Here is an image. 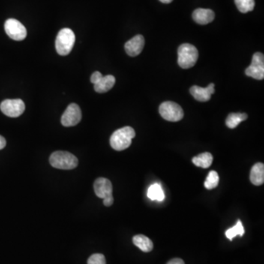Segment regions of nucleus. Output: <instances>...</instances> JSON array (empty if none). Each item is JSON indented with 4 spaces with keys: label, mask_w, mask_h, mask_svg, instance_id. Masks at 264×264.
<instances>
[{
    "label": "nucleus",
    "mask_w": 264,
    "mask_h": 264,
    "mask_svg": "<svg viewBox=\"0 0 264 264\" xmlns=\"http://www.w3.org/2000/svg\"><path fill=\"white\" fill-rule=\"evenodd\" d=\"M3 114L10 118H17L23 114L25 104L22 99H6L0 104Z\"/></svg>",
    "instance_id": "nucleus-6"
},
{
    "label": "nucleus",
    "mask_w": 264,
    "mask_h": 264,
    "mask_svg": "<svg viewBox=\"0 0 264 264\" xmlns=\"http://www.w3.org/2000/svg\"><path fill=\"white\" fill-rule=\"evenodd\" d=\"M82 119V111L76 103H70L64 112L61 118V123L64 127H74Z\"/></svg>",
    "instance_id": "nucleus-9"
},
{
    "label": "nucleus",
    "mask_w": 264,
    "mask_h": 264,
    "mask_svg": "<svg viewBox=\"0 0 264 264\" xmlns=\"http://www.w3.org/2000/svg\"><path fill=\"white\" fill-rule=\"evenodd\" d=\"M75 37L74 33L69 29V28H64L58 33L57 36L55 46L56 50L60 55L66 56L71 52L74 45Z\"/></svg>",
    "instance_id": "nucleus-4"
},
{
    "label": "nucleus",
    "mask_w": 264,
    "mask_h": 264,
    "mask_svg": "<svg viewBox=\"0 0 264 264\" xmlns=\"http://www.w3.org/2000/svg\"><path fill=\"white\" fill-rule=\"evenodd\" d=\"M94 191L97 197L106 199L113 198L112 196V185L107 178H99L94 183Z\"/></svg>",
    "instance_id": "nucleus-10"
},
{
    "label": "nucleus",
    "mask_w": 264,
    "mask_h": 264,
    "mask_svg": "<svg viewBox=\"0 0 264 264\" xmlns=\"http://www.w3.org/2000/svg\"><path fill=\"white\" fill-rule=\"evenodd\" d=\"M135 135V131L132 127H126L119 129L111 136V147L115 151H124L131 145L132 139Z\"/></svg>",
    "instance_id": "nucleus-1"
},
{
    "label": "nucleus",
    "mask_w": 264,
    "mask_h": 264,
    "mask_svg": "<svg viewBox=\"0 0 264 264\" xmlns=\"http://www.w3.org/2000/svg\"><path fill=\"white\" fill-rule=\"evenodd\" d=\"M6 146V140L2 136L0 135V150L3 149Z\"/></svg>",
    "instance_id": "nucleus-26"
},
{
    "label": "nucleus",
    "mask_w": 264,
    "mask_h": 264,
    "mask_svg": "<svg viewBox=\"0 0 264 264\" xmlns=\"http://www.w3.org/2000/svg\"><path fill=\"white\" fill-rule=\"evenodd\" d=\"M161 2L165 3V4H169V3L172 2V0H160Z\"/></svg>",
    "instance_id": "nucleus-27"
},
{
    "label": "nucleus",
    "mask_w": 264,
    "mask_h": 264,
    "mask_svg": "<svg viewBox=\"0 0 264 264\" xmlns=\"http://www.w3.org/2000/svg\"><path fill=\"white\" fill-rule=\"evenodd\" d=\"M237 8L241 13H247L253 10L255 7V0H234Z\"/></svg>",
    "instance_id": "nucleus-20"
},
{
    "label": "nucleus",
    "mask_w": 264,
    "mask_h": 264,
    "mask_svg": "<svg viewBox=\"0 0 264 264\" xmlns=\"http://www.w3.org/2000/svg\"><path fill=\"white\" fill-rule=\"evenodd\" d=\"M244 229L243 227L242 223L240 220H238L236 225L234 227L231 228L229 230L226 231V235L229 239L232 241L233 238H235L236 235H239L240 236H242L244 234Z\"/></svg>",
    "instance_id": "nucleus-22"
},
{
    "label": "nucleus",
    "mask_w": 264,
    "mask_h": 264,
    "mask_svg": "<svg viewBox=\"0 0 264 264\" xmlns=\"http://www.w3.org/2000/svg\"><path fill=\"white\" fill-rule=\"evenodd\" d=\"M193 18L196 23L205 25L213 22L215 14L211 9L198 8L193 12Z\"/></svg>",
    "instance_id": "nucleus-13"
},
{
    "label": "nucleus",
    "mask_w": 264,
    "mask_h": 264,
    "mask_svg": "<svg viewBox=\"0 0 264 264\" xmlns=\"http://www.w3.org/2000/svg\"><path fill=\"white\" fill-rule=\"evenodd\" d=\"M49 162L52 166L61 169H72L77 166L78 159L67 151H55L51 155Z\"/></svg>",
    "instance_id": "nucleus-3"
},
{
    "label": "nucleus",
    "mask_w": 264,
    "mask_h": 264,
    "mask_svg": "<svg viewBox=\"0 0 264 264\" xmlns=\"http://www.w3.org/2000/svg\"><path fill=\"white\" fill-rule=\"evenodd\" d=\"M4 31L7 35L14 40L20 41L26 38L27 29L19 21L14 19H9L4 23Z\"/></svg>",
    "instance_id": "nucleus-7"
},
{
    "label": "nucleus",
    "mask_w": 264,
    "mask_h": 264,
    "mask_svg": "<svg viewBox=\"0 0 264 264\" xmlns=\"http://www.w3.org/2000/svg\"><path fill=\"white\" fill-rule=\"evenodd\" d=\"M166 264H185L184 261L181 259H173L169 261Z\"/></svg>",
    "instance_id": "nucleus-25"
},
{
    "label": "nucleus",
    "mask_w": 264,
    "mask_h": 264,
    "mask_svg": "<svg viewBox=\"0 0 264 264\" xmlns=\"http://www.w3.org/2000/svg\"><path fill=\"white\" fill-rule=\"evenodd\" d=\"M247 118L248 116L245 113H231L226 119V124L229 129H235Z\"/></svg>",
    "instance_id": "nucleus-18"
},
{
    "label": "nucleus",
    "mask_w": 264,
    "mask_h": 264,
    "mask_svg": "<svg viewBox=\"0 0 264 264\" xmlns=\"http://www.w3.org/2000/svg\"><path fill=\"white\" fill-rule=\"evenodd\" d=\"M103 75L99 71H96L93 73L92 76L91 77V82H92L94 85H95L97 82H98L100 79H101Z\"/></svg>",
    "instance_id": "nucleus-24"
},
{
    "label": "nucleus",
    "mask_w": 264,
    "mask_h": 264,
    "mask_svg": "<svg viewBox=\"0 0 264 264\" xmlns=\"http://www.w3.org/2000/svg\"><path fill=\"white\" fill-rule=\"evenodd\" d=\"M214 87L215 85L214 83L210 84L207 88H205L195 85L190 88V94L196 99V100L202 102L208 101L211 99V95L215 92Z\"/></svg>",
    "instance_id": "nucleus-12"
},
{
    "label": "nucleus",
    "mask_w": 264,
    "mask_h": 264,
    "mask_svg": "<svg viewBox=\"0 0 264 264\" xmlns=\"http://www.w3.org/2000/svg\"><path fill=\"white\" fill-rule=\"evenodd\" d=\"M178 64L180 67L188 69L196 65L198 59V51L196 46L184 43L178 47Z\"/></svg>",
    "instance_id": "nucleus-2"
},
{
    "label": "nucleus",
    "mask_w": 264,
    "mask_h": 264,
    "mask_svg": "<svg viewBox=\"0 0 264 264\" xmlns=\"http://www.w3.org/2000/svg\"><path fill=\"white\" fill-rule=\"evenodd\" d=\"M193 163L196 166L206 169L212 164V154L208 152L202 153V154L198 155V157H195L193 159Z\"/></svg>",
    "instance_id": "nucleus-17"
},
{
    "label": "nucleus",
    "mask_w": 264,
    "mask_h": 264,
    "mask_svg": "<svg viewBox=\"0 0 264 264\" xmlns=\"http://www.w3.org/2000/svg\"><path fill=\"white\" fill-rule=\"evenodd\" d=\"M220 182L218 173L216 171L212 170L208 173L206 180L204 183V186L207 190H212L218 186Z\"/></svg>",
    "instance_id": "nucleus-21"
},
{
    "label": "nucleus",
    "mask_w": 264,
    "mask_h": 264,
    "mask_svg": "<svg viewBox=\"0 0 264 264\" xmlns=\"http://www.w3.org/2000/svg\"><path fill=\"white\" fill-rule=\"evenodd\" d=\"M133 243L136 247L140 249L144 253H149L154 248L152 241L142 234L134 235L133 238Z\"/></svg>",
    "instance_id": "nucleus-16"
},
{
    "label": "nucleus",
    "mask_w": 264,
    "mask_h": 264,
    "mask_svg": "<svg viewBox=\"0 0 264 264\" xmlns=\"http://www.w3.org/2000/svg\"><path fill=\"white\" fill-rule=\"evenodd\" d=\"M88 264H106V259L103 255L97 253L88 259Z\"/></svg>",
    "instance_id": "nucleus-23"
},
{
    "label": "nucleus",
    "mask_w": 264,
    "mask_h": 264,
    "mask_svg": "<svg viewBox=\"0 0 264 264\" xmlns=\"http://www.w3.org/2000/svg\"><path fill=\"white\" fill-rule=\"evenodd\" d=\"M247 76L253 77L257 80L264 79V56L261 52H256L253 55L251 65L245 70Z\"/></svg>",
    "instance_id": "nucleus-8"
},
{
    "label": "nucleus",
    "mask_w": 264,
    "mask_h": 264,
    "mask_svg": "<svg viewBox=\"0 0 264 264\" xmlns=\"http://www.w3.org/2000/svg\"><path fill=\"white\" fill-rule=\"evenodd\" d=\"M250 181L256 186H261L264 182V165L263 163H256L252 167L250 172Z\"/></svg>",
    "instance_id": "nucleus-15"
},
{
    "label": "nucleus",
    "mask_w": 264,
    "mask_h": 264,
    "mask_svg": "<svg viewBox=\"0 0 264 264\" xmlns=\"http://www.w3.org/2000/svg\"><path fill=\"white\" fill-rule=\"evenodd\" d=\"M148 197L151 200L163 201L165 199V193L160 184H154L148 190Z\"/></svg>",
    "instance_id": "nucleus-19"
},
{
    "label": "nucleus",
    "mask_w": 264,
    "mask_h": 264,
    "mask_svg": "<svg viewBox=\"0 0 264 264\" xmlns=\"http://www.w3.org/2000/svg\"><path fill=\"white\" fill-rule=\"evenodd\" d=\"M144 46L145 39L143 36L137 34L126 43L125 50L130 56L136 57L142 52Z\"/></svg>",
    "instance_id": "nucleus-11"
},
{
    "label": "nucleus",
    "mask_w": 264,
    "mask_h": 264,
    "mask_svg": "<svg viewBox=\"0 0 264 264\" xmlns=\"http://www.w3.org/2000/svg\"><path fill=\"white\" fill-rule=\"evenodd\" d=\"M115 84V78L112 75L102 76L101 79L94 85V90L99 94H104L110 91Z\"/></svg>",
    "instance_id": "nucleus-14"
},
{
    "label": "nucleus",
    "mask_w": 264,
    "mask_h": 264,
    "mask_svg": "<svg viewBox=\"0 0 264 264\" xmlns=\"http://www.w3.org/2000/svg\"><path fill=\"white\" fill-rule=\"evenodd\" d=\"M160 113L165 120L170 122H178L184 118V111L178 103L165 101L160 106Z\"/></svg>",
    "instance_id": "nucleus-5"
}]
</instances>
